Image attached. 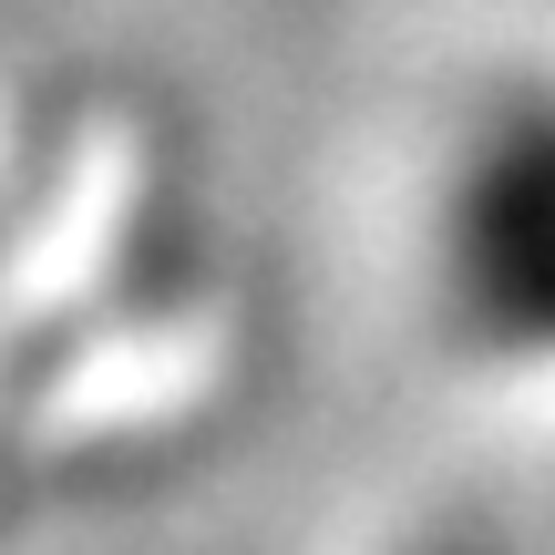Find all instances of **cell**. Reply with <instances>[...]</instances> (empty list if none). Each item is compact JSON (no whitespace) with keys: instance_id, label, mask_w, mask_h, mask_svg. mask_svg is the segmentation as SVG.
I'll return each mask as SVG.
<instances>
[{"instance_id":"obj_1","label":"cell","mask_w":555,"mask_h":555,"mask_svg":"<svg viewBox=\"0 0 555 555\" xmlns=\"http://www.w3.org/2000/svg\"><path fill=\"white\" fill-rule=\"evenodd\" d=\"M453 319L504 360H555V82L504 93L442 196Z\"/></svg>"},{"instance_id":"obj_2","label":"cell","mask_w":555,"mask_h":555,"mask_svg":"<svg viewBox=\"0 0 555 555\" xmlns=\"http://www.w3.org/2000/svg\"><path fill=\"white\" fill-rule=\"evenodd\" d=\"M422 555H504V545H483V535H442V545H422Z\"/></svg>"}]
</instances>
